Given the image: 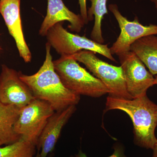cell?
<instances>
[{
  "mask_svg": "<svg viewBox=\"0 0 157 157\" xmlns=\"http://www.w3.org/2000/svg\"><path fill=\"white\" fill-rule=\"evenodd\" d=\"M51 46L45 45V58L39 71L32 75L19 72L20 78L29 86L36 99L48 102L55 111L76 106L80 96L65 87L55 70Z\"/></svg>",
  "mask_w": 157,
  "mask_h": 157,
  "instance_id": "1",
  "label": "cell"
},
{
  "mask_svg": "<svg viewBox=\"0 0 157 157\" xmlns=\"http://www.w3.org/2000/svg\"><path fill=\"white\" fill-rule=\"evenodd\" d=\"M113 109L123 111L131 118L135 145L152 150L157 143L155 135L157 127V104L147 95L131 100L108 96L104 112Z\"/></svg>",
  "mask_w": 157,
  "mask_h": 157,
  "instance_id": "2",
  "label": "cell"
},
{
  "mask_svg": "<svg viewBox=\"0 0 157 157\" xmlns=\"http://www.w3.org/2000/svg\"><path fill=\"white\" fill-rule=\"evenodd\" d=\"M53 64L65 87L78 95L99 98L109 93L100 79L81 67L71 56H63L53 61Z\"/></svg>",
  "mask_w": 157,
  "mask_h": 157,
  "instance_id": "3",
  "label": "cell"
},
{
  "mask_svg": "<svg viewBox=\"0 0 157 157\" xmlns=\"http://www.w3.org/2000/svg\"><path fill=\"white\" fill-rule=\"evenodd\" d=\"M70 56L84 64L94 76L105 85L109 90V96L133 99L127 90L123 71L121 66L117 67L103 61L96 56L95 53L90 51H81Z\"/></svg>",
  "mask_w": 157,
  "mask_h": 157,
  "instance_id": "4",
  "label": "cell"
},
{
  "mask_svg": "<svg viewBox=\"0 0 157 157\" xmlns=\"http://www.w3.org/2000/svg\"><path fill=\"white\" fill-rule=\"evenodd\" d=\"M46 36L47 43L61 56L73 55L82 50L90 51L116 62L107 45L100 44L86 37L70 33L63 27L62 22L52 27Z\"/></svg>",
  "mask_w": 157,
  "mask_h": 157,
  "instance_id": "5",
  "label": "cell"
},
{
  "mask_svg": "<svg viewBox=\"0 0 157 157\" xmlns=\"http://www.w3.org/2000/svg\"><path fill=\"white\" fill-rule=\"evenodd\" d=\"M55 112L48 102L35 99L21 109L14 124V132L24 140L36 147L48 119Z\"/></svg>",
  "mask_w": 157,
  "mask_h": 157,
  "instance_id": "6",
  "label": "cell"
},
{
  "mask_svg": "<svg viewBox=\"0 0 157 157\" xmlns=\"http://www.w3.org/2000/svg\"><path fill=\"white\" fill-rule=\"evenodd\" d=\"M108 8L117 20L121 30L119 36L110 48L112 55L118 56L128 52L131 45L137 40L144 37L157 35V25H144L137 17L130 21L121 14L116 4H110Z\"/></svg>",
  "mask_w": 157,
  "mask_h": 157,
  "instance_id": "7",
  "label": "cell"
},
{
  "mask_svg": "<svg viewBox=\"0 0 157 157\" xmlns=\"http://www.w3.org/2000/svg\"><path fill=\"white\" fill-rule=\"evenodd\" d=\"M118 56L129 94L133 99L147 95L148 89L155 85L153 75L147 70L144 64L132 52Z\"/></svg>",
  "mask_w": 157,
  "mask_h": 157,
  "instance_id": "8",
  "label": "cell"
},
{
  "mask_svg": "<svg viewBox=\"0 0 157 157\" xmlns=\"http://www.w3.org/2000/svg\"><path fill=\"white\" fill-rule=\"evenodd\" d=\"M36 99L29 86L21 79L19 72L2 66L0 74V101L6 105L22 108Z\"/></svg>",
  "mask_w": 157,
  "mask_h": 157,
  "instance_id": "9",
  "label": "cell"
},
{
  "mask_svg": "<svg viewBox=\"0 0 157 157\" xmlns=\"http://www.w3.org/2000/svg\"><path fill=\"white\" fill-rule=\"evenodd\" d=\"M21 0H0V13L16 43L20 56L25 63L32 60V54L25 39L20 14Z\"/></svg>",
  "mask_w": 157,
  "mask_h": 157,
  "instance_id": "10",
  "label": "cell"
},
{
  "mask_svg": "<svg viewBox=\"0 0 157 157\" xmlns=\"http://www.w3.org/2000/svg\"><path fill=\"white\" fill-rule=\"evenodd\" d=\"M76 106H71L61 111H55L48 119L42 132L36 146L41 150L42 157H47L53 151L62 130L73 113Z\"/></svg>",
  "mask_w": 157,
  "mask_h": 157,
  "instance_id": "11",
  "label": "cell"
},
{
  "mask_svg": "<svg viewBox=\"0 0 157 157\" xmlns=\"http://www.w3.org/2000/svg\"><path fill=\"white\" fill-rule=\"evenodd\" d=\"M67 21L72 31L79 33L85 24L80 14L70 11L63 0H48L47 14L40 27L39 34L46 36L48 31L58 23Z\"/></svg>",
  "mask_w": 157,
  "mask_h": 157,
  "instance_id": "12",
  "label": "cell"
},
{
  "mask_svg": "<svg viewBox=\"0 0 157 157\" xmlns=\"http://www.w3.org/2000/svg\"><path fill=\"white\" fill-rule=\"evenodd\" d=\"M130 51L135 53L152 75L157 76V36L140 38L131 45Z\"/></svg>",
  "mask_w": 157,
  "mask_h": 157,
  "instance_id": "13",
  "label": "cell"
},
{
  "mask_svg": "<svg viewBox=\"0 0 157 157\" xmlns=\"http://www.w3.org/2000/svg\"><path fill=\"white\" fill-rule=\"evenodd\" d=\"M20 109L13 105L3 104L0 101V146L14 143L21 138L14 130Z\"/></svg>",
  "mask_w": 157,
  "mask_h": 157,
  "instance_id": "14",
  "label": "cell"
},
{
  "mask_svg": "<svg viewBox=\"0 0 157 157\" xmlns=\"http://www.w3.org/2000/svg\"><path fill=\"white\" fill-rule=\"evenodd\" d=\"M91 6L87 11L89 21L94 19V23L91 33V39L95 42L103 44L104 40L102 36V21L104 15L108 14L107 0H90Z\"/></svg>",
  "mask_w": 157,
  "mask_h": 157,
  "instance_id": "15",
  "label": "cell"
},
{
  "mask_svg": "<svg viewBox=\"0 0 157 157\" xmlns=\"http://www.w3.org/2000/svg\"><path fill=\"white\" fill-rule=\"evenodd\" d=\"M36 147L21 137L19 140L4 147L0 146V157H33Z\"/></svg>",
  "mask_w": 157,
  "mask_h": 157,
  "instance_id": "16",
  "label": "cell"
},
{
  "mask_svg": "<svg viewBox=\"0 0 157 157\" xmlns=\"http://www.w3.org/2000/svg\"><path fill=\"white\" fill-rule=\"evenodd\" d=\"M113 148L114 150L113 153L111 155L107 157H130L127 156L125 155L124 147L121 143L118 142L114 144L113 146ZM77 156L78 157H88L81 151H79Z\"/></svg>",
  "mask_w": 157,
  "mask_h": 157,
  "instance_id": "17",
  "label": "cell"
},
{
  "mask_svg": "<svg viewBox=\"0 0 157 157\" xmlns=\"http://www.w3.org/2000/svg\"><path fill=\"white\" fill-rule=\"evenodd\" d=\"M80 15H81L85 25H87L89 22L88 18L87 9L86 7V0H78Z\"/></svg>",
  "mask_w": 157,
  "mask_h": 157,
  "instance_id": "18",
  "label": "cell"
},
{
  "mask_svg": "<svg viewBox=\"0 0 157 157\" xmlns=\"http://www.w3.org/2000/svg\"><path fill=\"white\" fill-rule=\"evenodd\" d=\"M153 155L152 157H157V143L152 149Z\"/></svg>",
  "mask_w": 157,
  "mask_h": 157,
  "instance_id": "19",
  "label": "cell"
},
{
  "mask_svg": "<svg viewBox=\"0 0 157 157\" xmlns=\"http://www.w3.org/2000/svg\"><path fill=\"white\" fill-rule=\"evenodd\" d=\"M150 1L155 4V7L157 10V0H150Z\"/></svg>",
  "mask_w": 157,
  "mask_h": 157,
  "instance_id": "20",
  "label": "cell"
},
{
  "mask_svg": "<svg viewBox=\"0 0 157 157\" xmlns=\"http://www.w3.org/2000/svg\"><path fill=\"white\" fill-rule=\"evenodd\" d=\"M33 157H41V155H40V153H39V151H38V153L36 155L34 156ZM49 157H52V154H51L50 156H49Z\"/></svg>",
  "mask_w": 157,
  "mask_h": 157,
  "instance_id": "21",
  "label": "cell"
},
{
  "mask_svg": "<svg viewBox=\"0 0 157 157\" xmlns=\"http://www.w3.org/2000/svg\"><path fill=\"white\" fill-rule=\"evenodd\" d=\"M154 85H157V76L155 77Z\"/></svg>",
  "mask_w": 157,
  "mask_h": 157,
  "instance_id": "22",
  "label": "cell"
},
{
  "mask_svg": "<svg viewBox=\"0 0 157 157\" xmlns=\"http://www.w3.org/2000/svg\"><path fill=\"white\" fill-rule=\"evenodd\" d=\"M70 157H78L77 156V155H76V156H71Z\"/></svg>",
  "mask_w": 157,
  "mask_h": 157,
  "instance_id": "23",
  "label": "cell"
}]
</instances>
